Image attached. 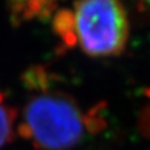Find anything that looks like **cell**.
<instances>
[{"instance_id": "3", "label": "cell", "mask_w": 150, "mask_h": 150, "mask_svg": "<svg viewBox=\"0 0 150 150\" xmlns=\"http://www.w3.org/2000/svg\"><path fill=\"white\" fill-rule=\"evenodd\" d=\"M10 21L14 25H21L34 19L45 20L54 15L56 3L53 1H13L8 5Z\"/></svg>"}, {"instance_id": "1", "label": "cell", "mask_w": 150, "mask_h": 150, "mask_svg": "<svg viewBox=\"0 0 150 150\" xmlns=\"http://www.w3.org/2000/svg\"><path fill=\"white\" fill-rule=\"evenodd\" d=\"M34 91L23 108L18 131L38 150H70L100 124V116L84 112L70 94L50 89V84Z\"/></svg>"}, {"instance_id": "5", "label": "cell", "mask_w": 150, "mask_h": 150, "mask_svg": "<svg viewBox=\"0 0 150 150\" xmlns=\"http://www.w3.org/2000/svg\"><path fill=\"white\" fill-rule=\"evenodd\" d=\"M53 28L55 34L59 36L62 44L67 48H74L75 39L73 33V16L71 9H60L54 13Z\"/></svg>"}, {"instance_id": "6", "label": "cell", "mask_w": 150, "mask_h": 150, "mask_svg": "<svg viewBox=\"0 0 150 150\" xmlns=\"http://www.w3.org/2000/svg\"><path fill=\"white\" fill-rule=\"evenodd\" d=\"M149 5H150V3H149Z\"/></svg>"}, {"instance_id": "4", "label": "cell", "mask_w": 150, "mask_h": 150, "mask_svg": "<svg viewBox=\"0 0 150 150\" xmlns=\"http://www.w3.org/2000/svg\"><path fill=\"white\" fill-rule=\"evenodd\" d=\"M18 111L0 89V150L14 140Z\"/></svg>"}, {"instance_id": "2", "label": "cell", "mask_w": 150, "mask_h": 150, "mask_svg": "<svg viewBox=\"0 0 150 150\" xmlns=\"http://www.w3.org/2000/svg\"><path fill=\"white\" fill-rule=\"evenodd\" d=\"M75 45L95 58L115 56L129 39V20L124 5L114 0H89L71 9Z\"/></svg>"}]
</instances>
